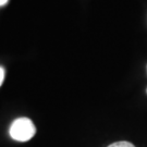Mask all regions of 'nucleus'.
I'll return each mask as SVG.
<instances>
[{
	"label": "nucleus",
	"mask_w": 147,
	"mask_h": 147,
	"mask_svg": "<svg viewBox=\"0 0 147 147\" xmlns=\"http://www.w3.org/2000/svg\"><path fill=\"white\" fill-rule=\"evenodd\" d=\"M10 136L18 142H27L36 133V127L28 118H19L12 122L10 126Z\"/></svg>",
	"instance_id": "f257e3e1"
},
{
	"label": "nucleus",
	"mask_w": 147,
	"mask_h": 147,
	"mask_svg": "<svg viewBox=\"0 0 147 147\" xmlns=\"http://www.w3.org/2000/svg\"><path fill=\"white\" fill-rule=\"evenodd\" d=\"M108 147H135L132 143L125 142V141H121V142H116L113 144L109 145Z\"/></svg>",
	"instance_id": "f03ea898"
},
{
	"label": "nucleus",
	"mask_w": 147,
	"mask_h": 147,
	"mask_svg": "<svg viewBox=\"0 0 147 147\" xmlns=\"http://www.w3.org/2000/svg\"><path fill=\"white\" fill-rule=\"evenodd\" d=\"M3 80H5V70L0 67V86L3 83Z\"/></svg>",
	"instance_id": "7ed1b4c3"
},
{
	"label": "nucleus",
	"mask_w": 147,
	"mask_h": 147,
	"mask_svg": "<svg viewBox=\"0 0 147 147\" xmlns=\"http://www.w3.org/2000/svg\"><path fill=\"white\" fill-rule=\"evenodd\" d=\"M8 1H9V0H0V7L7 5V3H8Z\"/></svg>",
	"instance_id": "20e7f679"
},
{
	"label": "nucleus",
	"mask_w": 147,
	"mask_h": 147,
	"mask_svg": "<svg viewBox=\"0 0 147 147\" xmlns=\"http://www.w3.org/2000/svg\"><path fill=\"white\" fill-rule=\"evenodd\" d=\"M146 92H147V89H146Z\"/></svg>",
	"instance_id": "39448f33"
}]
</instances>
